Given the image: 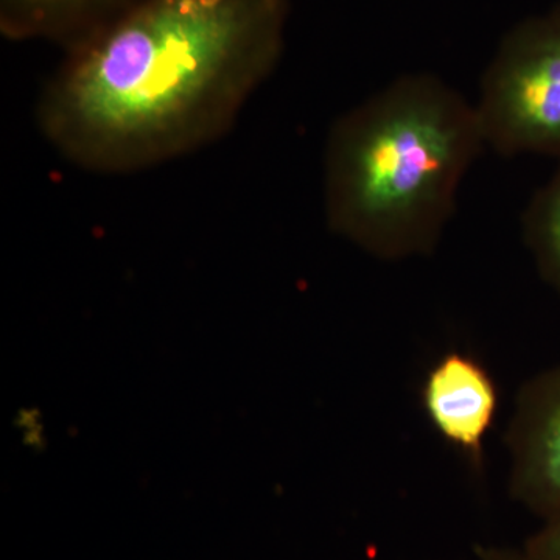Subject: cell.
Returning a JSON list of instances; mask_svg holds the SVG:
<instances>
[{
	"label": "cell",
	"instance_id": "obj_9",
	"mask_svg": "<svg viewBox=\"0 0 560 560\" xmlns=\"http://www.w3.org/2000/svg\"><path fill=\"white\" fill-rule=\"evenodd\" d=\"M478 560H528L523 551L512 550V548L493 547V545H480L475 550Z\"/></svg>",
	"mask_w": 560,
	"mask_h": 560
},
{
	"label": "cell",
	"instance_id": "obj_4",
	"mask_svg": "<svg viewBox=\"0 0 560 560\" xmlns=\"http://www.w3.org/2000/svg\"><path fill=\"white\" fill-rule=\"evenodd\" d=\"M510 493L541 521L560 511V364L523 383L506 433Z\"/></svg>",
	"mask_w": 560,
	"mask_h": 560
},
{
	"label": "cell",
	"instance_id": "obj_5",
	"mask_svg": "<svg viewBox=\"0 0 560 560\" xmlns=\"http://www.w3.org/2000/svg\"><path fill=\"white\" fill-rule=\"evenodd\" d=\"M422 405L440 436L481 469L485 440L499 411V389L482 363L459 350L444 353L423 381Z\"/></svg>",
	"mask_w": 560,
	"mask_h": 560
},
{
	"label": "cell",
	"instance_id": "obj_2",
	"mask_svg": "<svg viewBox=\"0 0 560 560\" xmlns=\"http://www.w3.org/2000/svg\"><path fill=\"white\" fill-rule=\"evenodd\" d=\"M486 147L477 106L431 73L401 75L331 125L324 213L382 260L430 256Z\"/></svg>",
	"mask_w": 560,
	"mask_h": 560
},
{
	"label": "cell",
	"instance_id": "obj_6",
	"mask_svg": "<svg viewBox=\"0 0 560 560\" xmlns=\"http://www.w3.org/2000/svg\"><path fill=\"white\" fill-rule=\"evenodd\" d=\"M131 0H0V32L10 40H54L68 47Z\"/></svg>",
	"mask_w": 560,
	"mask_h": 560
},
{
	"label": "cell",
	"instance_id": "obj_1",
	"mask_svg": "<svg viewBox=\"0 0 560 560\" xmlns=\"http://www.w3.org/2000/svg\"><path fill=\"white\" fill-rule=\"evenodd\" d=\"M290 0H131L66 47L40 94L47 142L121 175L212 145L276 68Z\"/></svg>",
	"mask_w": 560,
	"mask_h": 560
},
{
	"label": "cell",
	"instance_id": "obj_3",
	"mask_svg": "<svg viewBox=\"0 0 560 560\" xmlns=\"http://www.w3.org/2000/svg\"><path fill=\"white\" fill-rule=\"evenodd\" d=\"M475 106L497 153L560 161V2L504 35Z\"/></svg>",
	"mask_w": 560,
	"mask_h": 560
},
{
	"label": "cell",
	"instance_id": "obj_7",
	"mask_svg": "<svg viewBox=\"0 0 560 560\" xmlns=\"http://www.w3.org/2000/svg\"><path fill=\"white\" fill-rule=\"evenodd\" d=\"M522 228L537 272L560 296V161L555 175L530 198Z\"/></svg>",
	"mask_w": 560,
	"mask_h": 560
},
{
	"label": "cell",
	"instance_id": "obj_8",
	"mask_svg": "<svg viewBox=\"0 0 560 560\" xmlns=\"http://www.w3.org/2000/svg\"><path fill=\"white\" fill-rule=\"evenodd\" d=\"M522 551L528 560H560V511L545 518Z\"/></svg>",
	"mask_w": 560,
	"mask_h": 560
}]
</instances>
